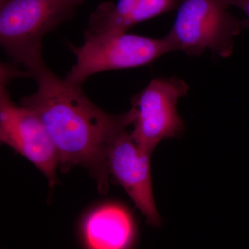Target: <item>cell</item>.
I'll return each mask as SVG.
<instances>
[{
    "label": "cell",
    "mask_w": 249,
    "mask_h": 249,
    "mask_svg": "<svg viewBox=\"0 0 249 249\" xmlns=\"http://www.w3.org/2000/svg\"><path fill=\"white\" fill-rule=\"evenodd\" d=\"M36 92L20 103L38 116L52 139L62 173L84 167L104 194L109 186L107 154L113 139L132 124V111L109 114L87 97L82 85L54 73L45 62L30 72Z\"/></svg>",
    "instance_id": "6da1fadb"
},
{
    "label": "cell",
    "mask_w": 249,
    "mask_h": 249,
    "mask_svg": "<svg viewBox=\"0 0 249 249\" xmlns=\"http://www.w3.org/2000/svg\"><path fill=\"white\" fill-rule=\"evenodd\" d=\"M83 0H6L0 5V42L14 63L29 72L43 63L42 41Z\"/></svg>",
    "instance_id": "7a4b0ae2"
},
{
    "label": "cell",
    "mask_w": 249,
    "mask_h": 249,
    "mask_svg": "<svg viewBox=\"0 0 249 249\" xmlns=\"http://www.w3.org/2000/svg\"><path fill=\"white\" fill-rule=\"evenodd\" d=\"M226 0H181L173 27L165 37L174 52L197 57L209 50L222 58L233 53L244 20L231 14Z\"/></svg>",
    "instance_id": "3957f363"
},
{
    "label": "cell",
    "mask_w": 249,
    "mask_h": 249,
    "mask_svg": "<svg viewBox=\"0 0 249 249\" xmlns=\"http://www.w3.org/2000/svg\"><path fill=\"white\" fill-rule=\"evenodd\" d=\"M71 47L76 61L65 78L79 85L100 72L143 66L174 52L166 37L150 38L127 32L86 31L83 45Z\"/></svg>",
    "instance_id": "277c9868"
},
{
    "label": "cell",
    "mask_w": 249,
    "mask_h": 249,
    "mask_svg": "<svg viewBox=\"0 0 249 249\" xmlns=\"http://www.w3.org/2000/svg\"><path fill=\"white\" fill-rule=\"evenodd\" d=\"M188 90L186 82L177 77L155 78L132 98L133 129L130 134L142 151L152 155L159 142L182 132L184 123L177 104Z\"/></svg>",
    "instance_id": "5b68a950"
},
{
    "label": "cell",
    "mask_w": 249,
    "mask_h": 249,
    "mask_svg": "<svg viewBox=\"0 0 249 249\" xmlns=\"http://www.w3.org/2000/svg\"><path fill=\"white\" fill-rule=\"evenodd\" d=\"M1 71L0 141L35 165L45 175L49 186H53L59 167L56 148L38 116L11 100L7 86L12 76Z\"/></svg>",
    "instance_id": "8992f818"
},
{
    "label": "cell",
    "mask_w": 249,
    "mask_h": 249,
    "mask_svg": "<svg viewBox=\"0 0 249 249\" xmlns=\"http://www.w3.org/2000/svg\"><path fill=\"white\" fill-rule=\"evenodd\" d=\"M151 155L141 150L127 129L113 139L107 154V168L116 181L124 188L149 224L158 227L160 214L152 191Z\"/></svg>",
    "instance_id": "52a82bcc"
},
{
    "label": "cell",
    "mask_w": 249,
    "mask_h": 249,
    "mask_svg": "<svg viewBox=\"0 0 249 249\" xmlns=\"http://www.w3.org/2000/svg\"><path fill=\"white\" fill-rule=\"evenodd\" d=\"M82 232L85 246L94 249L128 248L136 235L132 214L124 206L114 204L91 211L83 221Z\"/></svg>",
    "instance_id": "ba28073f"
},
{
    "label": "cell",
    "mask_w": 249,
    "mask_h": 249,
    "mask_svg": "<svg viewBox=\"0 0 249 249\" xmlns=\"http://www.w3.org/2000/svg\"><path fill=\"white\" fill-rule=\"evenodd\" d=\"M181 0H118L105 2L91 14L88 30L94 34L127 32L136 24L178 9Z\"/></svg>",
    "instance_id": "9c48e42d"
},
{
    "label": "cell",
    "mask_w": 249,
    "mask_h": 249,
    "mask_svg": "<svg viewBox=\"0 0 249 249\" xmlns=\"http://www.w3.org/2000/svg\"><path fill=\"white\" fill-rule=\"evenodd\" d=\"M226 2L230 6L238 8L242 10L247 16V19H244L245 29H249V0H226Z\"/></svg>",
    "instance_id": "30bf717a"
},
{
    "label": "cell",
    "mask_w": 249,
    "mask_h": 249,
    "mask_svg": "<svg viewBox=\"0 0 249 249\" xmlns=\"http://www.w3.org/2000/svg\"><path fill=\"white\" fill-rule=\"evenodd\" d=\"M6 0H0V5L2 4Z\"/></svg>",
    "instance_id": "8fae6325"
}]
</instances>
